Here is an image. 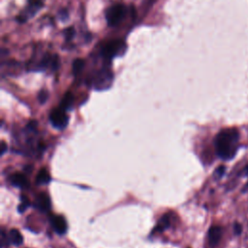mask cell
I'll use <instances>...</instances> for the list:
<instances>
[{"mask_svg": "<svg viewBox=\"0 0 248 248\" xmlns=\"http://www.w3.org/2000/svg\"><path fill=\"white\" fill-rule=\"evenodd\" d=\"M28 206H29V202L27 201V199L25 197H21V202H20V204L18 205V208H17L18 212L21 213V212L25 211Z\"/></svg>", "mask_w": 248, "mask_h": 248, "instance_id": "obj_18", "label": "cell"}, {"mask_svg": "<svg viewBox=\"0 0 248 248\" xmlns=\"http://www.w3.org/2000/svg\"><path fill=\"white\" fill-rule=\"evenodd\" d=\"M58 18L62 21H66L69 19V12L66 9H61L58 12Z\"/></svg>", "mask_w": 248, "mask_h": 248, "instance_id": "obj_19", "label": "cell"}, {"mask_svg": "<svg viewBox=\"0 0 248 248\" xmlns=\"http://www.w3.org/2000/svg\"><path fill=\"white\" fill-rule=\"evenodd\" d=\"M233 228H234V233H235V234H239V233L241 232V225H240V224L235 223L234 226H233Z\"/></svg>", "mask_w": 248, "mask_h": 248, "instance_id": "obj_22", "label": "cell"}, {"mask_svg": "<svg viewBox=\"0 0 248 248\" xmlns=\"http://www.w3.org/2000/svg\"><path fill=\"white\" fill-rule=\"evenodd\" d=\"M113 80V74L112 72L105 67L99 70L92 79V84L95 89L97 90H106L110 87Z\"/></svg>", "mask_w": 248, "mask_h": 248, "instance_id": "obj_3", "label": "cell"}, {"mask_svg": "<svg viewBox=\"0 0 248 248\" xmlns=\"http://www.w3.org/2000/svg\"><path fill=\"white\" fill-rule=\"evenodd\" d=\"M242 191H243V192H247V191H248V183H247V184H246V185L243 187Z\"/></svg>", "mask_w": 248, "mask_h": 248, "instance_id": "obj_24", "label": "cell"}, {"mask_svg": "<svg viewBox=\"0 0 248 248\" xmlns=\"http://www.w3.org/2000/svg\"><path fill=\"white\" fill-rule=\"evenodd\" d=\"M10 181L14 186L19 187V188H26L29 185L28 179L25 176L24 173L21 172H16L11 175Z\"/></svg>", "mask_w": 248, "mask_h": 248, "instance_id": "obj_10", "label": "cell"}, {"mask_svg": "<svg viewBox=\"0 0 248 248\" xmlns=\"http://www.w3.org/2000/svg\"><path fill=\"white\" fill-rule=\"evenodd\" d=\"M49 181H50V175H49L48 171L46 169L40 170L37 174V177H36L37 184L45 185V184H47Z\"/></svg>", "mask_w": 248, "mask_h": 248, "instance_id": "obj_13", "label": "cell"}, {"mask_svg": "<svg viewBox=\"0 0 248 248\" xmlns=\"http://www.w3.org/2000/svg\"><path fill=\"white\" fill-rule=\"evenodd\" d=\"M44 6V0H28V4L24 10L20 12L16 17L17 21L20 23L26 22L29 18L33 17Z\"/></svg>", "mask_w": 248, "mask_h": 248, "instance_id": "obj_6", "label": "cell"}, {"mask_svg": "<svg viewBox=\"0 0 248 248\" xmlns=\"http://www.w3.org/2000/svg\"><path fill=\"white\" fill-rule=\"evenodd\" d=\"M127 14V8L123 4H114L106 12V20L108 26L112 27L119 24Z\"/></svg>", "mask_w": 248, "mask_h": 248, "instance_id": "obj_4", "label": "cell"}, {"mask_svg": "<svg viewBox=\"0 0 248 248\" xmlns=\"http://www.w3.org/2000/svg\"><path fill=\"white\" fill-rule=\"evenodd\" d=\"M75 34H76V31H75V28L73 26L68 27V28L64 29V31H63V35H64L66 41H68V42L71 41L74 38Z\"/></svg>", "mask_w": 248, "mask_h": 248, "instance_id": "obj_17", "label": "cell"}, {"mask_svg": "<svg viewBox=\"0 0 248 248\" xmlns=\"http://www.w3.org/2000/svg\"><path fill=\"white\" fill-rule=\"evenodd\" d=\"M126 50V45L121 40H114L107 43L101 51L102 57L107 62H110L114 57L121 55Z\"/></svg>", "mask_w": 248, "mask_h": 248, "instance_id": "obj_2", "label": "cell"}, {"mask_svg": "<svg viewBox=\"0 0 248 248\" xmlns=\"http://www.w3.org/2000/svg\"><path fill=\"white\" fill-rule=\"evenodd\" d=\"M73 103H74V96L72 94V92H67L65 93V95L63 96L62 100H61V103H60V107L67 110V109H70L73 106Z\"/></svg>", "mask_w": 248, "mask_h": 248, "instance_id": "obj_14", "label": "cell"}, {"mask_svg": "<svg viewBox=\"0 0 248 248\" xmlns=\"http://www.w3.org/2000/svg\"><path fill=\"white\" fill-rule=\"evenodd\" d=\"M239 134L234 128L221 130L214 139V146L217 155L223 160H231L236 154Z\"/></svg>", "mask_w": 248, "mask_h": 248, "instance_id": "obj_1", "label": "cell"}, {"mask_svg": "<svg viewBox=\"0 0 248 248\" xmlns=\"http://www.w3.org/2000/svg\"><path fill=\"white\" fill-rule=\"evenodd\" d=\"M8 239L13 245H16V246H19L23 242V237H22L21 233L19 232V231L16 229H12L9 232Z\"/></svg>", "mask_w": 248, "mask_h": 248, "instance_id": "obj_12", "label": "cell"}, {"mask_svg": "<svg viewBox=\"0 0 248 248\" xmlns=\"http://www.w3.org/2000/svg\"><path fill=\"white\" fill-rule=\"evenodd\" d=\"M225 170H226V169H225L224 166H219V167L215 170V171H214V177L217 178V179L221 178V177L223 176V174L225 173Z\"/></svg>", "mask_w": 248, "mask_h": 248, "instance_id": "obj_21", "label": "cell"}, {"mask_svg": "<svg viewBox=\"0 0 248 248\" xmlns=\"http://www.w3.org/2000/svg\"><path fill=\"white\" fill-rule=\"evenodd\" d=\"M47 97H48V93L46 90H41L38 94V100L41 104H44L47 100Z\"/></svg>", "mask_w": 248, "mask_h": 248, "instance_id": "obj_20", "label": "cell"}, {"mask_svg": "<svg viewBox=\"0 0 248 248\" xmlns=\"http://www.w3.org/2000/svg\"><path fill=\"white\" fill-rule=\"evenodd\" d=\"M84 65H85V62L83 59L81 58H77L73 61V65H72V69H73V74L75 76H78L79 75L83 68H84Z\"/></svg>", "mask_w": 248, "mask_h": 248, "instance_id": "obj_16", "label": "cell"}, {"mask_svg": "<svg viewBox=\"0 0 248 248\" xmlns=\"http://www.w3.org/2000/svg\"><path fill=\"white\" fill-rule=\"evenodd\" d=\"M50 223L58 234H64L67 232V222L63 216L52 215L50 217Z\"/></svg>", "mask_w": 248, "mask_h": 248, "instance_id": "obj_8", "label": "cell"}, {"mask_svg": "<svg viewBox=\"0 0 248 248\" xmlns=\"http://www.w3.org/2000/svg\"><path fill=\"white\" fill-rule=\"evenodd\" d=\"M60 66V59L59 56L54 54H48L45 53L43 57L38 61L36 65L31 67L33 71H44L46 69H49L51 71H56Z\"/></svg>", "mask_w": 248, "mask_h": 248, "instance_id": "obj_5", "label": "cell"}, {"mask_svg": "<svg viewBox=\"0 0 248 248\" xmlns=\"http://www.w3.org/2000/svg\"><path fill=\"white\" fill-rule=\"evenodd\" d=\"M49 120L52 124L57 129H63L64 127L67 126L69 117L66 113V110L63 109L61 107L56 108L51 110L49 114Z\"/></svg>", "mask_w": 248, "mask_h": 248, "instance_id": "obj_7", "label": "cell"}, {"mask_svg": "<svg viewBox=\"0 0 248 248\" xmlns=\"http://www.w3.org/2000/svg\"><path fill=\"white\" fill-rule=\"evenodd\" d=\"M35 205L41 211H44V212L48 211L50 208V200L48 196L45 193H41L35 201Z\"/></svg>", "mask_w": 248, "mask_h": 248, "instance_id": "obj_11", "label": "cell"}, {"mask_svg": "<svg viewBox=\"0 0 248 248\" xmlns=\"http://www.w3.org/2000/svg\"><path fill=\"white\" fill-rule=\"evenodd\" d=\"M208 242L210 247H215L218 245L222 237V229L220 226H211L208 230Z\"/></svg>", "mask_w": 248, "mask_h": 248, "instance_id": "obj_9", "label": "cell"}, {"mask_svg": "<svg viewBox=\"0 0 248 248\" xmlns=\"http://www.w3.org/2000/svg\"><path fill=\"white\" fill-rule=\"evenodd\" d=\"M6 150H7V145H6L5 141H4V140H2V141H1V148H0L1 155H3V154L6 152Z\"/></svg>", "mask_w": 248, "mask_h": 248, "instance_id": "obj_23", "label": "cell"}, {"mask_svg": "<svg viewBox=\"0 0 248 248\" xmlns=\"http://www.w3.org/2000/svg\"><path fill=\"white\" fill-rule=\"evenodd\" d=\"M170 215H169V214H166V215H164V216L160 219L158 225L154 228V232H162V231H164L166 228H168V227L170 226Z\"/></svg>", "mask_w": 248, "mask_h": 248, "instance_id": "obj_15", "label": "cell"}]
</instances>
